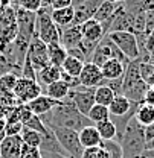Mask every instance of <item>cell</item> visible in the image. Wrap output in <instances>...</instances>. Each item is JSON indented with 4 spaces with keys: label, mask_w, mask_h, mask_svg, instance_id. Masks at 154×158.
Listing matches in <instances>:
<instances>
[{
    "label": "cell",
    "mask_w": 154,
    "mask_h": 158,
    "mask_svg": "<svg viewBox=\"0 0 154 158\" xmlns=\"http://www.w3.org/2000/svg\"><path fill=\"white\" fill-rule=\"evenodd\" d=\"M41 118V122L46 125V126H61V128H69V129H73L79 132L82 128L86 126H90L93 125L87 116L81 114L77 110V106L73 105L72 100L66 99L63 100L61 103H58L57 106L47 113V114H43L38 116Z\"/></svg>",
    "instance_id": "6da1fadb"
},
{
    "label": "cell",
    "mask_w": 154,
    "mask_h": 158,
    "mask_svg": "<svg viewBox=\"0 0 154 158\" xmlns=\"http://www.w3.org/2000/svg\"><path fill=\"white\" fill-rule=\"evenodd\" d=\"M139 62H140L139 59H133L128 62L124 73V81H122V96H125L130 102L137 105L143 103L148 90L151 88L140 76Z\"/></svg>",
    "instance_id": "7a4b0ae2"
},
{
    "label": "cell",
    "mask_w": 154,
    "mask_h": 158,
    "mask_svg": "<svg viewBox=\"0 0 154 158\" xmlns=\"http://www.w3.org/2000/svg\"><path fill=\"white\" fill-rule=\"evenodd\" d=\"M119 144L122 148L124 158L139 157L145 151V126H142L133 117L127 123L122 135L119 138Z\"/></svg>",
    "instance_id": "3957f363"
},
{
    "label": "cell",
    "mask_w": 154,
    "mask_h": 158,
    "mask_svg": "<svg viewBox=\"0 0 154 158\" xmlns=\"http://www.w3.org/2000/svg\"><path fill=\"white\" fill-rule=\"evenodd\" d=\"M51 6L41 3V8L35 12V37H38L43 43L52 44L59 43L63 29H59L51 19Z\"/></svg>",
    "instance_id": "277c9868"
},
{
    "label": "cell",
    "mask_w": 154,
    "mask_h": 158,
    "mask_svg": "<svg viewBox=\"0 0 154 158\" xmlns=\"http://www.w3.org/2000/svg\"><path fill=\"white\" fill-rule=\"evenodd\" d=\"M52 129V132L55 134L58 143L61 144V148L66 151V154L70 158H81L84 148L81 146L79 135L77 131L69 129V128H61V126H47Z\"/></svg>",
    "instance_id": "5b68a950"
},
{
    "label": "cell",
    "mask_w": 154,
    "mask_h": 158,
    "mask_svg": "<svg viewBox=\"0 0 154 158\" xmlns=\"http://www.w3.org/2000/svg\"><path fill=\"white\" fill-rule=\"evenodd\" d=\"M110 59H119V61L124 62L125 65H128V62H130V59L125 58L124 53L113 44V41L105 35L104 38L99 41V44L96 46L95 52L92 53L90 62H93L98 67H102V65H104L107 61H110Z\"/></svg>",
    "instance_id": "8992f818"
},
{
    "label": "cell",
    "mask_w": 154,
    "mask_h": 158,
    "mask_svg": "<svg viewBox=\"0 0 154 158\" xmlns=\"http://www.w3.org/2000/svg\"><path fill=\"white\" fill-rule=\"evenodd\" d=\"M107 37L113 41V44L124 53L125 58H128L130 61L139 59V46H137V37L134 34L117 31L107 34Z\"/></svg>",
    "instance_id": "52a82bcc"
},
{
    "label": "cell",
    "mask_w": 154,
    "mask_h": 158,
    "mask_svg": "<svg viewBox=\"0 0 154 158\" xmlns=\"http://www.w3.org/2000/svg\"><path fill=\"white\" fill-rule=\"evenodd\" d=\"M12 94L15 98L17 103L21 105H26L29 103L31 100H34L35 98H38L41 93V87L38 85L37 81H32V79H26L20 76L14 85V90H12Z\"/></svg>",
    "instance_id": "ba28073f"
},
{
    "label": "cell",
    "mask_w": 154,
    "mask_h": 158,
    "mask_svg": "<svg viewBox=\"0 0 154 158\" xmlns=\"http://www.w3.org/2000/svg\"><path fill=\"white\" fill-rule=\"evenodd\" d=\"M26 58L31 61L32 67L35 72H40L41 69H44L46 65H49V56H47V44L43 43L38 37H32L28 52H26Z\"/></svg>",
    "instance_id": "9c48e42d"
},
{
    "label": "cell",
    "mask_w": 154,
    "mask_h": 158,
    "mask_svg": "<svg viewBox=\"0 0 154 158\" xmlns=\"http://www.w3.org/2000/svg\"><path fill=\"white\" fill-rule=\"evenodd\" d=\"M67 99L73 102V105L77 106V110L81 114L87 116L92 106L95 105V88H86L79 85L69 91Z\"/></svg>",
    "instance_id": "30bf717a"
},
{
    "label": "cell",
    "mask_w": 154,
    "mask_h": 158,
    "mask_svg": "<svg viewBox=\"0 0 154 158\" xmlns=\"http://www.w3.org/2000/svg\"><path fill=\"white\" fill-rule=\"evenodd\" d=\"M102 2L104 0H86L77 6H73V23H72V26H81L82 23L93 20L98 8Z\"/></svg>",
    "instance_id": "8fae6325"
},
{
    "label": "cell",
    "mask_w": 154,
    "mask_h": 158,
    "mask_svg": "<svg viewBox=\"0 0 154 158\" xmlns=\"http://www.w3.org/2000/svg\"><path fill=\"white\" fill-rule=\"evenodd\" d=\"M104 81V76L101 73V67L95 65L93 62H84V67L79 75V85L86 88H96Z\"/></svg>",
    "instance_id": "7c38bea8"
},
{
    "label": "cell",
    "mask_w": 154,
    "mask_h": 158,
    "mask_svg": "<svg viewBox=\"0 0 154 158\" xmlns=\"http://www.w3.org/2000/svg\"><path fill=\"white\" fill-rule=\"evenodd\" d=\"M23 140L20 135H5L0 143V158H20Z\"/></svg>",
    "instance_id": "4fadbf2b"
},
{
    "label": "cell",
    "mask_w": 154,
    "mask_h": 158,
    "mask_svg": "<svg viewBox=\"0 0 154 158\" xmlns=\"http://www.w3.org/2000/svg\"><path fill=\"white\" fill-rule=\"evenodd\" d=\"M58 103H61V102L54 100V99H51L49 96H46V94H40L38 98H35L34 100H31V102L26 103V105H28V108L31 110L32 114H35V116H43V114L51 113Z\"/></svg>",
    "instance_id": "5bb4252c"
},
{
    "label": "cell",
    "mask_w": 154,
    "mask_h": 158,
    "mask_svg": "<svg viewBox=\"0 0 154 158\" xmlns=\"http://www.w3.org/2000/svg\"><path fill=\"white\" fill-rule=\"evenodd\" d=\"M79 27H81V34H82V40L84 41L98 44L101 40L105 37L101 23H98L96 20H89V21L82 23Z\"/></svg>",
    "instance_id": "9a60e30c"
},
{
    "label": "cell",
    "mask_w": 154,
    "mask_h": 158,
    "mask_svg": "<svg viewBox=\"0 0 154 158\" xmlns=\"http://www.w3.org/2000/svg\"><path fill=\"white\" fill-rule=\"evenodd\" d=\"M40 151L41 154H58V155H64L69 157L66 154V151L61 148V144L58 143L55 134L52 132V129L49 128L46 134L41 135V144H40Z\"/></svg>",
    "instance_id": "2e32d148"
},
{
    "label": "cell",
    "mask_w": 154,
    "mask_h": 158,
    "mask_svg": "<svg viewBox=\"0 0 154 158\" xmlns=\"http://www.w3.org/2000/svg\"><path fill=\"white\" fill-rule=\"evenodd\" d=\"M61 46L69 50V49H75L82 43V34H81V27L79 26H70L66 27L61 34V40H59Z\"/></svg>",
    "instance_id": "e0dca14e"
},
{
    "label": "cell",
    "mask_w": 154,
    "mask_h": 158,
    "mask_svg": "<svg viewBox=\"0 0 154 158\" xmlns=\"http://www.w3.org/2000/svg\"><path fill=\"white\" fill-rule=\"evenodd\" d=\"M59 78H61V69H58V67L52 65V64L46 65L44 69L37 72V82H38L40 87L44 88V90H46L47 85L59 81Z\"/></svg>",
    "instance_id": "ac0fdd59"
},
{
    "label": "cell",
    "mask_w": 154,
    "mask_h": 158,
    "mask_svg": "<svg viewBox=\"0 0 154 158\" xmlns=\"http://www.w3.org/2000/svg\"><path fill=\"white\" fill-rule=\"evenodd\" d=\"M78 135H79L81 146H82L84 149L99 146V144H101V141H102V138H101V135H99L98 129L95 128V125H90V126L82 128V129L78 132Z\"/></svg>",
    "instance_id": "d6986e66"
},
{
    "label": "cell",
    "mask_w": 154,
    "mask_h": 158,
    "mask_svg": "<svg viewBox=\"0 0 154 158\" xmlns=\"http://www.w3.org/2000/svg\"><path fill=\"white\" fill-rule=\"evenodd\" d=\"M127 65L119 59H110L101 67V73L104 79H119L124 76Z\"/></svg>",
    "instance_id": "ffe728a7"
},
{
    "label": "cell",
    "mask_w": 154,
    "mask_h": 158,
    "mask_svg": "<svg viewBox=\"0 0 154 158\" xmlns=\"http://www.w3.org/2000/svg\"><path fill=\"white\" fill-rule=\"evenodd\" d=\"M136 103L130 102L128 99L122 94H117L115 96V99L112 100V103L108 105V111H110V116L112 117H121V116H125Z\"/></svg>",
    "instance_id": "44dd1931"
},
{
    "label": "cell",
    "mask_w": 154,
    "mask_h": 158,
    "mask_svg": "<svg viewBox=\"0 0 154 158\" xmlns=\"http://www.w3.org/2000/svg\"><path fill=\"white\" fill-rule=\"evenodd\" d=\"M51 19L59 29L70 27L73 23V6L63 8V9H54L51 12Z\"/></svg>",
    "instance_id": "7402d4cb"
},
{
    "label": "cell",
    "mask_w": 154,
    "mask_h": 158,
    "mask_svg": "<svg viewBox=\"0 0 154 158\" xmlns=\"http://www.w3.org/2000/svg\"><path fill=\"white\" fill-rule=\"evenodd\" d=\"M47 56H49V64L61 69L63 62L67 58V50L61 46V43H52L47 44Z\"/></svg>",
    "instance_id": "603a6c76"
},
{
    "label": "cell",
    "mask_w": 154,
    "mask_h": 158,
    "mask_svg": "<svg viewBox=\"0 0 154 158\" xmlns=\"http://www.w3.org/2000/svg\"><path fill=\"white\" fill-rule=\"evenodd\" d=\"M69 91H70L69 85L64 84L61 79L46 87V96H49V98L54 99V100H58V102L66 100L67 96H69Z\"/></svg>",
    "instance_id": "cb8c5ba5"
},
{
    "label": "cell",
    "mask_w": 154,
    "mask_h": 158,
    "mask_svg": "<svg viewBox=\"0 0 154 158\" xmlns=\"http://www.w3.org/2000/svg\"><path fill=\"white\" fill-rule=\"evenodd\" d=\"M134 118L142 126L153 125L154 123V106L153 105H148V103H140L134 113Z\"/></svg>",
    "instance_id": "d4e9b609"
},
{
    "label": "cell",
    "mask_w": 154,
    "mask_h": 158,
    "mask_svg": "<svg viewBox=\"0 0 154 158\" xmlns=\"http://www.w3.org/2000/svg\"><path fill=\"white\" fill-rule=\"evenodd\" d=\"M119 6H121V5H115V3H110V2L104 0V2L99 5V8H98V11H96V14H95V17H93V20H96L98 23H104V21L110 20L113 15H115L116 9H117Z\"/></svg>",
    "instance_id": "484cf974"
},
{
    "label": "cell",
    "mask_w": 154,
    "mask_h": 158,
    "mask_svg": "<svg viewBox=\"0 0 154 158\" xmlns=\"http://www.w3.org/2000/svg\"><path fill=\"white\" fill-rule=\"evenodd\" d=\"M82 67H84V62H82L81 59L73 58V56H69V55H67L66 61H64L63 65H61V70H63L64 73L73 76V78H79Z\"/></svg>",
    "instance_id": "4316f807"
},
{
    "label": "cell",
    "mask_w": 154,
    "mask_h": 158,
    "mask_svg": "<svg viewBox=\"0 0 154 158\" xmlns=\"http://www.w3.org/2000/svg\"><path fill=\"white\" fill-rule=\"evenodd\" d=\"M115 93L105 85H99L95 88V103H98V105L108 106L112 103V100L115 99Z\"/></svg>",
    "instance_id": "83f0119b"
},
{
    "label": "cell",
    "mask_w": 154,
    "mask_h": 158,
    "mask_svg": "<svg viewBox=\"0 0 154 158\" xmlns=\"http://www.w3.org/2000/svg\"><path fill=\"white\" fill-rule=\"evenodd\" d=\"M95 128L98 129V132H99V135H101L102 140H116V134H117L116 132V126L110 118L96 123Z\"/></svg>",
    "instance_id": "f1b7e54d"
},
{
    "label": "cell",
    "mask_w": 154,
    "mask_h": 158,
    "mask_svg": "<svg viewBox=\"0 0 154 158\" xmlns=\"http://www.w3.org/2000/svg\"><path fill=\"white\" fill-rule=\"evenodd\" d=\"M87 117H89V120H90L93 125H96L99 122H104V120H108V118H110L108 106H102V105L95 103V105L92 106V110L89 111Z\"/></svg>",
    "instance_id": "f546056e"
},
{
    "label": "cell",
    "mask_w": 154,
    "mask_h": 158,
    "mask_svg": "<svg viewBox=\"0 0 154 158\" xmlns=\"http://www.w3.org/2000/svg\"><path fill=\"white\" fill-rule=\"evenodd\" d=\"M99 146L105 151L107 158H124L122 148H121L119 141H116V140H102Z\"/></svg>",
    "instance_id": "4dcf8cb0"
},
{
    "label": "cell",
    "mask_w": 154,
    "mask_h": 158,
    "mask_svg": "<svg viewBox=\"0 0 154 158\" xmlns=\"http://www.w3.org/2000/svg\"><path fill=\"white\" fill-rule=\"evenodd\" d=\"M20 137H21V140H23V144H26V146H32V148H38L40 149V144H41V135H40L38 132H35V131H32V129L23 126Z\"/></svg>",
    "instance_id": "1f68e13d"
},
{
    "label": "cell",
    "mask_w": 154,
    "mask_h": 158,
    "mask_svg": "<svg viewBox=\"0 0 154 158\" xmlns=\"http://www.w3.org/2000/svg\"><path fill=\"white\" fill-rule=\"evenodd\" d=\"M139 72H140L142 79L150 87H154V64L153 62H139Z\"/></svg>",
    "instance_id": "d6a6232c"
},
{
    "label": "cell",
    "mask_w": 154,
    "mask_h": 158,
    "mask_svg": "<svg viewBox=\"0 0 154 158\" xmlns=\"http://www.w3.org/2000/svg\"><path fill=\"white\" fill-rule=\"evenodd\" d=\"M23 126H26V128H29V129H32V131H35V132H38L40 135H43V134H46L47 132V126L41 122V118L38 116H35V114H32L31 117L28 118V122H24V125Z\"/></svg>",
    "instance_id": "836d02e7"
},
{
    "label": "cell",
    "mask_w": 154,
    "mask_h": 158,
    "mask_svg": "<svg viewBox=\"0 0 154 158\" xmlns=\"http://www.w3.org/2000/svg\"><path fill=\"white\" fill-rule=\"evenodd\" d=\"M17 79H19L17 78V75H14V73H9V75L2 76V78H0V88H2L3 91L12 93V90H14V85H15Z\"/></svg>",
    "instance_id": "e575fe53"
},
{
    "label": "cell",
    "mask_w": 154,
    "mask_h": 158,
    "mask_svg": "<svg viewBox=\"0 0 154 158\" xmlns=\"http://www.w3.org/2000/svg\"><path fill=\"white\" fill-rule=\"evenodd\" d=\"M122 81H124V76L119 79H104V81L101 82V85L108 87L116 96H117V94H122Z\"/></svg>",
    "instance_id": "d590c367"
},
{
    "label": "cell",
    "mask_w": 154,
    "mask_h": 158,
    "mask_svg": "<svg viewBox=\"0 0 154 158\" xmlns=\"http://www.w3.org/2000/svg\"><path fill=\"white\" fill-rule=\"evenodd\" d=\"M23 129V123L21 122H6L3 132L5 135H20Z\"/></svg>",
    "instance_id": "8d00e7d4"
},
{
    "label": "cell",
    "mask_w": 154,
    "mask_h": 158,
    "mask_svg": "<svg viewBox=\"0 0 154 158\" xmlns=\"http://www.w3.org/2000/svg\"><path fill=\"white\" fill-rule=\"evenodd\" d=\"M81 158H107V154H105V151L101 146H95V148L84 149Z\"/></svg>",
    "instance_id": "74e56055"
},
{
    "label": "cell",
    "mask_w": 154,
    "mask_h": 158,
    "mask_svg": "<svg viewBox=\"0 0 154 158\" xmlns=\"http://www.w3.org/2000/svg\"><path fill=\"white\" fill-rule=\"evenodd\" d=\"M20 158H44L41 151L38 148H32V146H26L23 144L21 152H20Z\"/></svg>",
    "instance_id": "f35d334b"
},
{
    "label": "cell",
    "mask_w": 154,
    "mask_h": 158,
    "mask_svg": "<svg viewBox=\"0 0 154 158\" xmlns=\"http://www.w3.org/2000/svg\"><path fill=\"white\" fill-rule=\"evenodd\" d=\"M41 3H43V0H21L20 8L24 11H29V12H37L41 8Z\"/></svg>",
    "instance_id": "ab89813d"
},
{
    "label": "cell",
    "mask_w": 154,
    "mask_h": 158,
    "mask_svg": "<svg viewBox=\"0 0 154 158\" xmlns=\"http://www.w3.org/2000/svg\"><path fill=\"white\" fill-rule=\"evenodd\" d=\"M154 149V123L145 126V151Z\"/></svg>",
    "instance_id": "60d3db41"
},
{
    "label": "cell",
    "mask_w": 154,
    "mask_h": 158,
    "mask_svg": "<svg viewBox=\"0 0 154 158\" xmlns=\"http://www.w3.org/2000/svg\"><path fill=\"white\" fill-rule=\"evenodd\" d=\"M44 5L51 6V9H63V8H69L72 6V0H44Z\"/></svg>",
    "instance_id": "b9f144b4"
},
{
    "label": "cell",
    "mask_w": 154,
    "mask_h": 158,
    "mask_svg": "<svg viewBox=\"0 0 154 158\" xmlns=\"http://www.w3.org/2000/svg\"><path fill=\"white\" fill-rule=\"evenodd\" d=\"M154 31V9L145 12V35H150Z\"/></svg>",
    "instance_id": "7bdbcfd3"
},
{
    "label": "cell",
    "mask_w": 154,
    "mask_h": 158,
    "mask_svg": "<svg viewBox=\"0 0 154 158\" xmlns=\"http://www.w3.org/2000/svg\"><path fill=\"white\" fill-rule=\"evenodd\" d=\"M59 79H61L64 84H67L70 90H73V88L79 87V78H73V76H70V75L64 73L63 70H61V78H59Z\"/></svg>",
    "instance_id": "ee69618b"
},
{
    "label": "cell",
    "mask_w": 154,
    "mask_h": 158,
    "mask_svg": "<svg viewBox=\"0 0 154 158\" xmlns=\"http://www.w3.org/2000/svg\"><path fill=\"white\" fill-rule=\"evenodd\" d=\"M143 103H148V105H153L154 106V87H151V88L148 90V93H147V96H145Z\"/></svg>",
    "instance_id": "f6af8a7d"
},
{
    "label": "cell",
    "mask_w": 154,
    "mask_h": 158,
    "mask_svg": "<svg viewBox=\"0 0 154 158\" xmlns=\"http://www.w3.org/2000/svg\"><path fill=\"white\" fill-rule=\"evenodd\" d=\"M139 158H154V149H147V151H143Z\"/></svg>",
    "instance_id": "bcb514c9"
},
{
    "label": "cell",
    "mask_w": 154,
    "mask_h": 158,
    "mask_svg": "<svg viewBox=\"0 0 154 158\" xmlns=\"http://www.w3.org/2000/svg\"><path fill=\"white\" fill-rule=\"evenodd\" d=\"M0 8H2V9L11 8V0H0Z\"/></svg>",
    "instance_id": "7dc6e473"
},
{
    "label": "cell",
    "mask_w": 154,
    "mask_h": 158,
    "mask_svg": "<svg viewBox=\"0 0 154 158\" xmlns=\"http://www.w3.org/2000/svg\"><path fill=\"white\" fill-rule=\"evenodd\" d=\"M43 157H46V158H70V157H64V155H58V154H43Z\"/></svg>",
    "instance_id": "c3c4849f"
},
{
    "label": "cell",
    "mask_w": 154,
    "mask_h": 158,
    "mask_svg": "<svg viewBox=\"0 0 154 158\" xmlns=\"http://www.w3.org/2000/svg\"><path fill=\"white\" fill-rule=\"evenodd\" d=\"M20 2H21V0H11V8H12V9H19Z\"/></svg>",
    "instance_id": "681fc988"
},
{
    "label": "cell",
    "mask_w": 154,
    "mask_h": 158,
    "mask_svg": "<svg viewBox=\"0 0 154 158\" xmlns=\"http://www.w3.org/2000/svg\"><path fill=\"white\" fill-rule=\"evenodd\" d=\"M107 2H110V3H115V5H124L127 0H107Z\"/></svg>",
    "instance_id": "f907efd6"
},
{
    "label": "cell",
    "mask_w": 154,
    "mask_h": 158,
    "mask_svg": "<svg viewBox=\"0 0 154 158\" xmlns=\"http://www.w3.org/2000/svg\"><path fill=\"white\" fill-rule=\"evenodd\" d=\"M5 123H6V120H5V118H0V132H3V128H5Z\"/></svg>",
    "instance_id": "816d5d0a"
},
{
    "label": "cell",
    "mask_w": 154,
    "mask_h": 158,
    "mask_svg": "<svg viewBox=\"0 0 154 158\" xmlns=\"http://www.w3.org/2000/svg\"><path fill=\"white\" fill-rule=\"evenodd\" d=\"M3 138H5V132H0V143H2Z\"/></svg>",
    "instance_id": "f5cc1de1"
},
{
    "label": "cell",
    "mask_w": 154,
    "mask_h": 158,
    "mask_svg": "<svg viewBox=\"0 0 154 158\" xmlns=\"http://www.w3.org/2000/svg\"><path fill=\"white\" fill-rule=\"evenodd\" d=\"M43 2H44V0H43Z\"/></svg>",
    "instance_id": "db71d44e"
}]
</instances>
